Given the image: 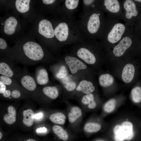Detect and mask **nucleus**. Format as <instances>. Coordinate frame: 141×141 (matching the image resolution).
<instances>
[{
	"label": "nucleus",
	"mask_w": 141,
	"mask_h": 141,
	"mask_svg": "<svg viewBox=\"0 0 141 141\" xmlns=\"http://www.w3.org/2000/svg\"><path fill=\"white\" fill-rule=\"evenodd\" d=\"M104 4L107 9L111 13H116L119 10L120 5L118 0H105Z\"/></svg>",
	"instance_id": "24"
},
{
	"label": "nucleus",
	"mask_w": 141,
	"mask_h": 141,
	"mask_svg": "<svg viewBox=\"0 0 141 141\" xmlns=\"http://www.w3.org/2000/svg\"><path fill=\"white\" fill-rule=\"evenodd\" d=\"M2 95L5 98L9 97L11 95V91L9 89H7Z\"/></svg>",
	"instance_id": "37"
},
{
	"label": "nucleus",
	"mask_w": 141,
	"mask_h": 141,
	"mask_svg": "<svg viewBox=\"0 0 141 141\" xmlns=\"http://www.w3.org/2000/svg\"><path fill=\"white\" fill-rule=\"evenodd\" d=\"M135 73L133 66L130 63L126 64L124 67L122 74V78L125 83H128L133 80Z\"/></svg>",
	"instance_id": "14"
},
{
	"label": "nucleus",
	"mask_w": 141,
	"mask_h": 141,
	"mask_svg": "<svg viewBox=\"0 0 141 141\" xmlns=\"http://www.w3.org/2000/svg\"><path fill=\"white\" fill-rule=\"evenodd\" d=\"M17 22L15 18L11 16L7 19L5 22L4 31L8 35H10L14 32Z\"/></svg>",
	"instance_id": "17"
},
{
	"label": "nucleus",
	"mask_w": 141,
	"mask_h": 141,
	"mask_svg": "<svg viewBox=\"0 0 141 141\" xmlns=\"http://www.w3.org/2000/svg\"><path fill=\"white\" fill-rule=\"evenodd\" d=\"M43 3L46 4H51L54 3L55 1L54 0H43Z\"/></svg>",
	"instance_id": "38"
},
{
	"label": "nucleus",
	"mask_w": 141,
	"mask_h": 141,
	"mask_svg": "<svg viewBox=\"0 0 141 141\" xmlns=\"http://www.w3.org/2000/svg\"><path fill=\"white\" fill-rule=\"evenodd\" d=\"M22 122L27 127H30L33 124L34 114L33 110L30 109L25 110L23 111Z\"/></svg>",
	"instance_id": "20"
},
{
	"label": "nucleus",
	"mask_w": 141,
	"mask_h": 141,
	"mask_svg": "<svg viewBox=\"0 0 141 141\" xmlns=\"http://www.w3.org/2000/svg\"><path fill=\"white\" fill-rule=\"evenodd\" d=\"M101 128V126L98 124L89 122L85 124L83 129L85 133H91L97 132L99 131Z\"/></svg>",
	"instance_id": "27"
},
{
	"label": "nucleus",
	"mask_w": 141,
	"mask_h": 141,
	"mask_svg": "<svg viewBox=\"0 0 141 141\" xmlns=\"http://www.w3.org/2000/svg\"><path fill=\"white\" fill-rule=\"evenodd\" d=\"M131 95L133 101L135 103L141 101V88L139 86L133 88L131 91Z\"/></svg>",
	"instance_id": "29"
},
{
	"label": "nucleus",
	"mask_w": 141,
	"mask_h": 141,
	"mask_svg": "<svg viewBox=\"0 0 141 141\" xmlns=\"http://www.w3.org/2000/svg\"><path fill=\"white\" fill-rule=\"evenodd\" d=\"M132 44V41L130 38L127 37H124L114 47L113 50L114 55L117 57L122 56L126 50L131 46Z\"/></svg>",
	"instance_id": "8"
},
{
	"label": "nucleus",
	"mask_w": 141,
	"mask_h": 141,
	"mask_svg": "<svg viewBox=\"0 0 141 141\" xmlns=\"http://www.w3.org/2000/svg\"><path fill=\"white\" fill-rule=\"evenodd\" d=\"M95 90V87L92 83L86 80L81 81L76 88L78 91L87 94L91 93Z\"/></svg>",
	"instance_id": "18"
},
{
	"label": "nucleus",
	"mask_w": 141,
	"mask_h": 141,
	"mask_svg": "<svg viewBox=\"0 0 141 141\" xmlns=\"http://www.w3.org/2000/svg\"><path fill=\"white\" fill-rule=\"evenodd\" d=\"M7 86L0 81V93L2 94L7 89Z\"/></svg>",
	"instance_id": "35"
},
{
	"label": "nucleus",
	"mask_w": 141,
	"mask_h": 141,
	"mask_svg": "<svg viewBox=\"0 0 141 141\" xmlns=\"http://www.w3.org/2000/svg\"><path fill=\"white\" fill-rule=\"evenodd\" d=\"M43 114L42 113H39L35 114L34 116V118L37 119L41 118L43 116Z\"/></svg>",
	"instance_id": "40"
},
{
	"label": "nucleus",
	"mask_w": 141,
	"mask_h": 141,
	"mask_svg": "<svg viewBox=\"0 0 141 141\" xmlns=\"http://www.w3.org/2000/svg\"><path fill=\"white\" fill-rule=\"evenodd\" d=\"M23 49L25 55L31 61L32 65L41 62L44 57V54L42 48L36 42H26L24 45Z\"/></svg>",
	"instance_id": "1"
},
{
	"label": "nucleus",
	"mask_w": 141,
	"mask_h": 141,
	"mask_svg": "<svg viewBox=\"0 0 141 141\" xmlns=\"http://www.w3.org/2000/svg\"><path fill=\"white\" fill-rule=\"evenodd\" d=\"M82 115V110L80 108L76 106L71 107L67 114L69 123L70 125H74L81 119Z\"/></svg>",
	"instance_id": "10"
},
{
	"label": "nucleus",
	"mask_w": 141,
	"mask_h": 141,
	"mask_svg": "<svg viewBox=\"0 0 141 141\" xmlns=\"http://www.w3.org/2000/svg\"><path fill=\"white\" fill-rule=\"evenodd\" d=\"M79 1L78 0H66L65 1V5L68 9H74L77 7Z\"/></svg>",
	"instance_id": "31"
},
{
	"label": "nucleus",
	"mask_w": 141,
	"mask_h": 141,
	"mask_svg": "<svg viewBox=\"0 0 141 141\" xmlns=\"http://www.w3.org/2000/svg\"><path fill=\"white\" fill-rule=\"evenodd\" d=\"M52 131L58 138L61 141H68L70 136L68 132L61 126L54 125L52 128Z\"/></svg>",
	"instance_id": "15"
},
{
	"label": "nucleus",
	"mask_w": 141,
	"mask_h": 141,
	"mask_svg": "<svg viewBox=\"0 0 141 141\" xmlns=\"http://www.w3.org/2000/svg\"><path fill=\"white\" fill-rule=\"evenodd\" d=\"M2 25H4V24H3L2 23Z\"/></svg>",
	"instance_id": "45"
},
{
	"label": "nucleus",
	"mask_w": 141,
	"mask_h": 141,
	"mask_svg": "<svg viewBox=\"0 0 141 141\" xmlns=\"http://www.w3.org/2000/svg\"><path fill=\"white\" fill-rule=\"evenodd\" d=\"M50 121L54 124L64 125L65 123L66 116L65 114L61 112H58L51 114L49 116Z\"/></svg>",
	"instance_id": "21"
},
{
	"label": "nucleus",
	"mask_w": 141,
	"mask_h": 141,
	"mask_svg": "<svg viewBox=\"0 0 141 141\" xmlns=\"http://www.w3.org/2000/svg\"><path fill=\"white\" fill-rule=\"evenodd\" d=\"M7 46L5 41L3 39L0 38V48L1 49H5Z\"/></svg>",
	"instance_id": "36"
},
{
	"label": "nucleus",
	"mask_w": 141,
	"mask_h": 141,
	"mask_svg": "<svg viewBox=\"0 0 141 141\" xmlns=\"http://www.w3.org/2000/svg\"><path fill=\"white\" fill-rule=\"evenodd\" d=\"M21 141H38L37 139L31 137H28L27 138H26L22 140Z\"/></svg>",
	"instance_id": "42"
},
{
	"label": "nucleus",
	"mask_w": 141,
	"mask_h": 141,
	"mask_svg": "<svg viewBox=\"0 0 141 141\" xmlns=\"http://www.w3.org/2000/svg\"><path fill=\"white\" fill-rule=\"evenodd\" d=\"M67 74V72L65 67L62 66L56 74V76L58 79H62L66 77Z\"/></svg>",
	"instance_id": "32"
},
{
	"label": "nucleus",
	"mask_w": 141,
	"mask_h": 141,
	"mask_svg": "<svg viewBox=\"0 0 141 141\" xmlns=\"http://www.w3.org/2000/svg\"><path fill=\"white\" fill-rule=\"evenodd\" d=\"M39 33L47 38H52L54 36V32L52 25L49 21L43 19L39 24Z\"/></svg>",
	"instance_id": "7"
},
{
	"label": "nucleus",
	"mask_w": 141,
	"mask_h": 141,
	"mask_svg": "<svg viewBox=\"0 0 141 141\" xmlns=\"http://www.w3.org/2000/svg\"><path fill=\"white\" fill-rule=\"evenodd\" d=\"M35 80L38 85H43L49 82V79L47 70L44 68L39 67L36 70Z\"/></svg>",
	"instance_id": "13"
},
{
	"label": "nucleus",
	"mask_w": 141,
	"mask_h": 141,
	"mask_svg": "<svg viewBox=\"0 0 141 141\" xmlns=\"http://www.w3.org/2000/svg\"><path fill=\"white\" fill-rule=\"evenodd\" d=\"M134 1H137L140 2H141V0H135Z\"/></svg>",
	"instance_id": "44"
},
{
	"label": "nucleus",
	"mask_w": 141,
	"mask_h": 141,
	"mask_svg": "<svg viewBox=\"0 0 141 141\" xmlns=\"http://www.w3.org/2000/svg\"><path fill=\"white\" fill-rule=\"evenodd\" d=\"M65 60L72 74H75L78 70L85 69L87 68L86 65L75 57L67 56L65 58Z\"/></svg>",
	"instance_id": "6"
},
{
	"label": "nucleus",
	"mask_w": 141,
	"mask_h": 141,
	"mask_svg": "<svg viewBox=\"0 0 141 141\" xmlns=\"http://www.w3.org/2000/svg\"><path fill=\"white\" fill-rule=\"evenodd\" d=\"M26 71V69L23 70L18 79L20 84L26 90L33 91L37 88V84L35 79Z\"/></svg>",
	"instance_id": "4"
},
{
	"label": "nucleus",
	"mask_w": 141,
	"mask_h": 141,
	"mask_svg": "<svg viewBox=\"0 0 141 141\" xmlns=\"http://www.w3.org/2000/svg\"><path fill=\"white\" fill-rule=\"evenodd\" d=\"M76 84L74 82H68L66 84L65 87L66 90L69 91H73L76 87Z\"/></svg>",
	"instance_id": "33"
},
{
	"label": "nucleus",
	"mask_w": 141,
	"mask_h": 141,
	"mask_svg": "<svg viewBox=\"0 0 141 141\" xmlns=\"http://www.w3.org/2000/svg\"><path fill=\"white\" fill-rule=\"evenodd\" d=\"M114 131L116 141H123L125 139L130 140L133 136V125L130 122H125L121 126H116L114 128Z\"/></svg>",
	"instance_id": "2"
},
{
	"label": "nucleus",
	"mask_w": 141,
	"mask_h": 141,
	"mask_svg": "<svg viewBox=\"0 0 141 141\" xmlns=\"http://www.w3.org/2000/svg\"><path fill=\"white\" fill-rule=\"evenodd\" d=\"M8 113L4 116L3 119L5 122L9 125H11L15 122L16 120V112L15 108L12 105L8 108Z\"/></svg>",
	"instance_id": "22"
},
{
	"label": "nucleus",
	"mask_w": 141,
	"mask_h": 141,
	"mask_svg": "<svg viewBox=\"0 0 141 141\" xmlns=\"http://www.w3.org/2000/svg\"><path fill=\"white\" fill-rule=\"evenodd\" d=\"M3 137V134L1 132H0V140H1Z\"/></svg>",
	"instance_id": "43"
},
{
	"label": "nucleus",
	"mask_w": 141,
	"mask_h": 141,
	"mask_svg": "<svg viewBox=\"0 0 141 141\" xmlns=\"http://www.w3.org/2000/svg\"><path fill=\"white\" fill-rule=\"evenodd\" d=\"M114 80L113 77L108 74L101 75L99 79V84L101 86L103 87L110 86L113 84Z\"/></svg>",
	"instance_id": "25"
},
{
	"label": "nucleus",
	"mask_w": 141,
	"mask_h": 141,
	"mask_svg": "<svg viewBox=\"0 0 141 141\" xmlns=\"http://www.w3.org/2000/svg\"><path fill=\"white\" fill-rule=\"evenodd\" d=\"M81 102L85 108L86 107V108L89 109H93L96 106V103L94 100V96L91 93L84 95L82 98Z\"/></svg>",
	"instance_id": "19"
},
{
	"label": "nucleus",
	"mask_w": 141,
	"mask_h": 141,
	"mask_svg": "<svg viewBox=\"0 0 141 141\" xmlns=\"http://www.w3.org/2000/svg\"><path fill=\"white\" fill-rule=\"evenodd\" d=\"M30 0H16L15 1V6L17 10L20 12L25 13L29 9Z\"/></svg>",
	"instance_id": "26"
},
{
	"label": "nucleus",
	"mask_w": 141,
	"mask_h": 141,
	"mask_svg": "<svg viewBox=\"0 0 141 141\" xmlns=\"http://www.w3.org/2000/svg\"><path fill=\"white\" fill-rule=\"evenodd\" d=\"M47 131V129L44 127L37 128L36 130L37 132L40 133L45 132H46Z\"/></svg>",
	"instance_id": "39"
},
{
	"label": "nucleus",
	"mask_w": 141,
	"mask_h": 141,
	"mask_svg": "<svg viewBox=\"0 0 141 141\" xmlns=\"http://www.w3.org/2000/svg\"><path fill=\"white\" fill-rule=\"evenodd\" d=\"M42 91L45 95L52 99H56L59 95L58 89L56 86H45L43 88Z\"/></svg>",
	"instance_id": "23"
},
{
	"label": "nucleus",
	"mask_w": 141,
	"mask_h": 141,
	"mask_svg": "<svg viewBox=\"0 0 141 141\" xmlns=\"http://www.w3.org/2000/svg\"><path fill=\"white\" fill-rule=\"evenodd\" d=\"M91 0H84L83 2L84 4L86 5H89L92 4L94 1Z\"/></svg>",
	"instance_id": "41"
},
{
	"label": "nucleus",
	"mask_w": 141,
	"mask_h": 141,
	"mask_svg": "<svg viewBox=\"0 0 141 141\" xmlns=\"http://www.w3.org/2000/svg\"><path fill=\"white\" fill-rule=\"evenodd\" d=\"M21 93L18 89H14L11 91V97L14 98H17L20 97Z\"/></svg>",
	"instance_id": "34"
},
{
	"label": "nucleus",
	"mask_w": 141,
	"mask_h": 141,
	"mask_svg": "<svg viewBox=\"0 0 141 141\" xmlns=\"http://www.w3.org/2000/svg\"><path fill=\"white\" fill-rule=\"evenodd\" d=\"M99 15L96 13L92 14L90 17L87 24L88 31L91 34H94L98 30L100 25Z\"/></svg>",
	"instance_id": "12"
},
{
	"label": "nucleus",
	"mask_w": 141,
	"mask_h": 141,
	"mask_svg": "<svg viewBox=\"0 0 141 141\" xmlns=\"http://www.w3.org/2000/svg\"><path fill=\"white\" fill-rule=\"evenodd\" d=\"M0 81L5 85L7 87L19 86L20 85L16 80L4 75H1Z\"/></svg>",
	"instance_id": "28"
},
{
	"label": "nucleus",
	"mask_w": 141,
	"mask_h": 141,
	"mask_svg": "<svg viewBox=\"0 0 141 141\" xmlns=\"http://www.w3.org/2000/svg\"><path fill=\"white\" fill-rule=\"evenodd\" d=\"M125 29V26L121 23L115 25L108 34V41L112 43H115L119 40L121 38Z\"/></svg>",
	"instance_id": "5"
},
{
	"label": "nucleus",
	"mask_w": 141,
	"mask_h": 141,
	"mask_svg": "<svg viewBox=\"0 0 141 141\" xmlns=\"http://www.w3.org/2000/svg\"><path fill=\"white\" fill-rule=\"evenodd\" d=\"M68 27L65 22L59 24L54 30L55 35L59 41H64L67 40L68 36Z\"/></svg>",
	"instance_id": "9"
},
{
	"label": "nucleus",
	"mask_w": 141,
	"mask_h": 141,
	"mask_svg": "<svg viewBox=\"0 0 141 141\" xmlns=\"http://www.w3.org/2000/svg\"><path fill=\"white\" fill-rule=\"evenodd\" d=\"M77 54L79 57L88 64H93L96 61V59L94 55L86 48H80L78 50Z\"/></svg>",
	"instance_id": "11"
},
{
	"label": "nucleus",
	"mask_w": 141,
	"mask_h": 141,
	"mask_svg": "<svg viewBox=\"0 0 141 141\" xmlns=\"http://www.w3.org/2000/svg\"><path fill=\"white\" fill-rule=\"evenodd\" d=\"M14 64L4 61L0 62V74L15 80H18L22 72L16 68Z\"/></svg>",
	"instance_id": "3"
},
{
	"label": "nucleus",
	"mask_w": 141,
	"mask_h": 141,
	"mask_svg": "<svg viewBox=\"0 0 141 141\" xmlns=\"http://www.w3.org/2000/svg\"><path fill=\"white\" fill-rule=\"evenodd\" d=\"M124 8L126 11V17L128 19L133 16H136L138 14L136 5L134 1L131 0H126L124 4Z\"/></svg>",
	"instance_id": "16"
},
{
	"label": "nucleus",
	"mask_w": 141,
	"mask_h": 141,
	"mask_svg": "<svg viewBox=\"0 0 141 141\" xmlns=\"http://www.w3.org/2000/svg\"><path fill=\"white\" fill-rule=\"evenodd\" d=\"M116 101L114 99H112L107 102L104 107V110L108 113L111 112L114 109L116 105Z\"/></svg>",
	"instance_id": "30"
}]
</instances>
